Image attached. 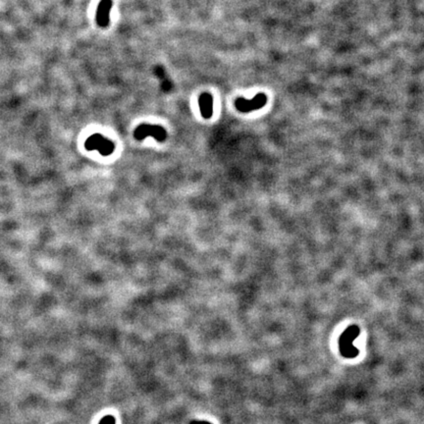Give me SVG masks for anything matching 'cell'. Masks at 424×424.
<instances>
[{"instance_id": "obj_1", "label": "cell", "mask_w": 424, "mask_h": 424, "mask_svg": "<svg viewBox=\"0 0 424 424\" xmlns=\"http://www.w3.org/2000/svg\"><path fill=\"white\" fill-rule=\"evenodd\" d=\"M358 334H359V328L355 325L350 326L342 334V336L340 338L339 345H340L341 354L344 355L345 357L353 358V357H355L358 354L357 349H355L354 347V341H355V338L358 336Z\"/></svg>"}, {"instance_id": "obj_2", "label": "cell", "mask_w": 424, "mask_h": 424, "mask_svg": "<svg viewBox=\"0 0 424 424\" xmlns=\"http://www.w3.org/2000/svg\"><path fill=\"white\" fill-rule=\"evenodd\" d=\"M85 148L90 151L97 150L102 155L108 156L114 152L115 145L112 140L97 133L87 138L85 143Z\"/></svg>"}, {"instance_id": "obj_3", "label": "cell", "mask_w": 424, "mask_h": 424, "mask_svg": "<svg viewBox=\"0 0 424 424\" xmlns=\"http://www.w3.org/2000/svg\"><path fill=\"white\" fill-rule=\"evenodd\" d=\"M134 137L137 140H143L148 137H151L162 143L167 138V131L160 125L142 124L135 130Z\"/></svg>"}, {"instance_id": "obj_4", "label": "cell", "mask_w": 424, "mask_h": 424, "mask_svg": "<svg viewBox=\"0 0 424 424\" xmlns=\"http://www.w3.org/2000/svg\"><path fill=\"white\" fill-rule=\"evenodd\" d=\"M267 103V96L264 93H257L252 99L238 98L235 102V106L237 110L243 113H250L254 110L260 109L264 107Z\"/></svg>"}, {"instance_id": "obj_5", "label": "cell", "mask_w": 424, "mask_h": 424, "mask_svg": "<svg viewBox=\"0 0 424 424\" xmlns=\"http://www.w3.org/2000/svg\"><path fill=\"white\" fill-rule=\"evenodd\" d=\"M112 0H102L97 6L96 11V23L102 27L106 28L110 22V12L112 9Z\"/></svg>"}, {"instance_id": "obj_6", "label": "cell", "mask_w": 424, "mask_h": 424, "mask_svg": "<svg viewBox=\"0 0 424 424\" xmlns=\"http://www.w3.org/2000/svg\"><path fill=\"white\" fill-rule=\"evenodd\" d=\"M200 114L205 119H209L213 114V97L210 93L204 92L198 98Z\"/></svg>"}, {"instance_id": "obj_7", "label": "cell", "mask_w": 424, "mask_h": 424, "mask_svg": "<svg viewBox=\"0 0 424 424\" xmlns=\"http://www.w3.org/2000/svg\"><path fill=\"white\" fill-rule=\"evenodd\" d=\"M116 420L112 415H106L100 420L99 424H115Z\"/></svg>"}, {"instance_id": "obj_8", "label": "cell", "mask_w": 424, "mask_h": 424, "mask_svg": "<svg viewBox=\"0 0 424 424\" xmlns=\"http://www.w3.org/2000/svg\"><path fill=\"white\" fill-rule=\"evenodd\" d=\"M190 424H211L210 422H208V421H199V420H195V421H192Z\"/></svg>"}]
</instances>
